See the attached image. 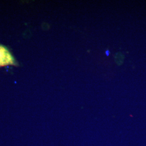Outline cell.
<instances>
[{
	"mask_svg": "<svg viewBox=\"0 0 146 146\" xmlns=\"http://www.w3.org/2000/svg\"><path fill=\"white\" fill-rule=\"evenodd\" d=\"M15 58L7 47L0 44V67L16 66Z\"/></svg>",
	"mask_w": 146,
	"mask_h": 146,
	"instance_id": "obj_1",
	"label": "cell"
},
{
	"mask_svg": "<svg viewBox=\"0 0 146 146\" xmlns=\"http://www.w3.org/2000/svg\"><path fill=\"white\" fill-rule=\"evenodd\" d=\"M105 53H106V54L107 56H109L110 54V50H106Z\"/></svg>",
	"mask_w": 146,
	"mask_h": 146,
	"instance_id": "obj_2",
	"label": "cell"
}]
</instances>
